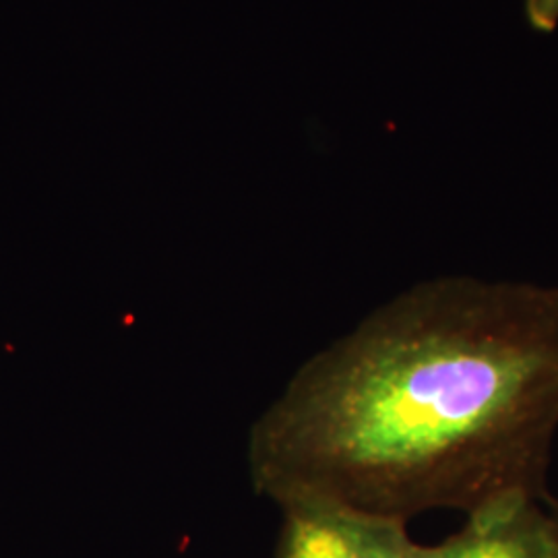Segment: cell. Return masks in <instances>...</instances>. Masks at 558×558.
Instances as JSON below:
<instances>
[{"mask_svg":"<svg viewBox=\"0 0 558 558\" xmlns=\"http://www.w3.org/2000/svg\"><path fill=\"white\" fill-rule=\"evenodd\" d=\"M558 435V286L426 279L306 360L260 414V495L410 521L539 502Z\"/></svg>","mask_w":558,"mask_h":558,"instance_id":"cell-1","label":"cell"},{"mask_svg":"<svg viewBox=\"0 0 558 558\" xmlns=\"http://www.w3.org/2000/svg\"><path fill=\"white\" fill-rule=\"evenodd\" d=\"M279 507L283 525L276 558H408V521L331 500L294 499Z\"/></svg>","mask_w":558,"mask_h":558,"instance_id":"cell-2","label":"cell"},{"mask_svg":"<svg viewBox=\"0 0 558 558\" xmlns=\"http://www.w3.org/2000/svg\"><path fill=\"white\" fill-rule=\"evenodd\" d=\"M546 505L507 495L465 515L458 534L439 544L412 539L408 558H557Z\"/></svg>","mask_w":558,"mask_h":558,"instance_id":"cell-3","label":"cell"},{"mask_svg":"<svg viewBox=\"0 0 558 558\" xmlns=\"http://www.w3.org/2000/svg\"><path fill=\"white\" fill-rule=\"evenodd\" d=\"M525 17L536 32H553L558 25V0H525Z\"/></svg>","mask_w":558,"mask_h":558,"instance_id":"cell-4","label":"cell"},{"mask_svg":"<svg viewBox=\"0 0 558 558\" xmlns=\"http://www.w3.org/2000/svg\"><path fill=\"white\" fill-rule=\"evenodd\" d=\"M546 511H548V518L553 523V534H555V553L558 558V499H550L546 502Z\"/></svg>","mask_w":558,"mask_h":558,"instance_id":"cell-5","label":"cell"}]
</instances>
